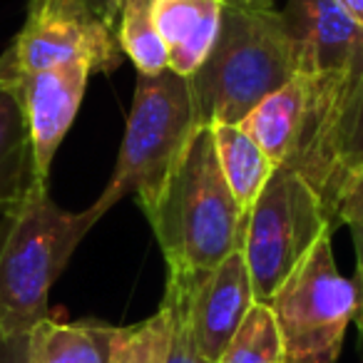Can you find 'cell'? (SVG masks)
Here are the masks:
<instances>
[{
    "instance_id": "4316f807",
    "label": "cell",
    "mask_w": 363,
    "mask_h": 363,
    "mask_svg": "<svg viewBox=\"0 0 363 363\" xmlns=\"http://www.w3.org/2000/svg\"><path fill=\"white\" fill-rule=\"evenodd\" d=\"M115 6H117V13H120V6H122V0H115Z\"/></svg>"
},
{
    "instance_id": "ac0fdd59",
    "label": "cell",
    "mask_w": 363,
    "mask_h": 363,
    "mask_svg": "<svg viewBox=\"0 0 363 363\" xmlns=\"http://www.w3.org/2000/svg\"><path fill=\"white\" fill-rule=\"evenodd\" d=\"M117 40L122 55L135 65L137 75H160L169 70L167 48L152 18V0H122L117 16Z\"/></svg>"
},
{
    "instance_id": "ba28073f",
    "label": "cell",
    "mask_w": 363,
    "mask_h": 363,
    "mask_svg": "<svg viewBox=\"0 0 363 363\" xmlns=\"http://www.w3.org/2000/svg\"><path fill=\"white\" fill-rule=\"evenodd\" d=\"M164 294L177 301L197 351L212 363L227 353L257 303L242 249L207 272L167 274Z\"/></svg>"
},
{
    "instance_id": "3957f363",
    "label": "cell",
    "mask_w": 363,
    "mask_h": 363,
    "mask_svg": "<svg viewBox=\"0 0 363 363\" xmlns=\"http://www.w3.org/2000/svg\"><path fill=\"white\" fill-rule=\"evenodd\" d=\"M95 224L87 209L57 207L48 187L0 219V336H28L48 316L50 289Z\"/></svg>"
},
{
    "instance_id": "7402d4cb",
    "label": "cell",
    "mask_w": 363,
    "mask_h": 363,
    "mask_svg": "<svg viewBox=\"0 0 363 363\" xmlns=\"http://www.w3.org/2000/svg\"><path fill=\"white\" fill-rule=\"evenodd\" d=\"M351 229L353 254H356V272H353V284L358 291V313H356V328H358V351L363 353V224H356Z\"/></svg>"
},
{
    "instance_id": "5b68a950",
    "label": "cell",
    "mask_w": 363,
    "mask_h": 363,
    "mask_svg": "<svg viewBox=\"0 0 363 363\" xmlns=\"http://www.w3.org/2000/svg\"><path fill=\"white\" fill-rule=\"evenodd\" d=\"M286 363H336L346 331L356 323L358 291L336 267L331 232L321 234L294 267L272 301Z\"/></svg>"
},
{
    "instance_id": "8fae6325",
    "label": "cell",
    "mask_w": 363,
    "mask_h": 363,
    "mask_svg": "<svg viewBox=\"0 0 363 363\" xmlns=\"http://www.w3.org/2000/svg\"><path fill=\"white\" fill-rule=\"evenodd\" d=\"M222 0H152V18L167 48L169 72L192 77L212 55L222 28Z\"/></svg>"
},
{
    "instance_id": "484cf974",
    "label": "cell",
    "mask_w": 363,
    "mask_h": 363,
    "mask_svg": "<svg viewBox=\"0 0 363 363\" xmlns=\"http://www.w3.org/2000/svg\"><path fill=\"white\" fill-rule=\"evenodd\" d=\"M224 6H247V8H274V0H222Z\"/></svg>"
},
{
    "instance_id": "44dd1931",
    "label": "cell",
    "mask_w": 363,
    "mask_h": 363,
    "mask_svg": "<svg viewBox=\"0 0 363 363\" xmlns=\"http://www.w3.org/2000/svg\"><path fill=\"white\" fill-rule=\"evenodd\" d=\"M162 298H167V301L172 303V308H174V336H172V351H169V361L167 363H212L197 351L187 321H184V316H182L174 298L167 296V294Z\"/></svg>"
},
{
    "instance_id": "9c48e42d",
    "label": "cell",
    "mask_w": 363,
    "mask_h": 363,
    "mask_svg": "<svg viewBox=\"0 0 363 363\" xmlns=\"http://www.w3.org/2000/svg\"><path fill=\"white\" fill-rule=\"evenodd\" d=\"M92 70L82 62L52 67L43 72H13L0 67V85L11 87L26 112L30 130L35 174L40 184H48L57 147L70 132Z\"/></svg>"
},
{
    "instance_id": "8992f818",
    "label": "cell",
    "mask_w": 363,
    "mask_h": 363,
    "mask_svg": "<svg viewBox=\"0 0 363 363\" xmlns=\"http://www.w3.org/2000/svg\"><path fill=\"white\" fill-rule=\"evenodd\" d=\"M326 232L333 227L316 189L301 174L279 167L249 209L242 242L259 303L272 301L294 267Z\"/></svg>"
},
{
    "instance_id": "2e32d148",
    "label": "cell",
    "mask_w": 363,
    "mask_h": 363,
    "mask_svg": "<svg viewBox=\"0 0 363 363\" xmlns=\"http://www.w3.org/2000/svg\"><path fill=\"white\" fill-rule=\"evenodd\" d=\"M209 130H212L214 152H217L219 169L229 192L234 194L239 207L249 212L279 167L239 125L217 122V125H209Z\"/></svg>"
},
{
    "instance_id": "cb8c5ba5",
    "label": "cell",
    "mask_w": 363,
    "mask_h": 363,
    "mask_svg": "<svg viewBox=\"0 0 363 363\" xmlns=\"http://www.w3.org/2000/svg\"><path fill=\"white\" fill-rule=\"evenodd\" d=\"M85 3L95 8V11L105 18V21H110L112 26H117V16H120V13H117L115 0H85Z\"/></svg>"
},
{
    "instance_id": "d6986e66",
    "label": "cell",
    "mask_w": 363,
    "mask_h": 363,
    "mask_svg": "<svg viewBox=\"0 0 363 363\" xmlns=\"http://www.w3.org/2000/svg\"><path fill=\"white\" fill-rule=\"evenodd\" d=\"M219 363H286L281 338L267 303H254Z\"/></svg>"
},
{
    "instance_id": "ffe728a7",
    "label": "cell",
    "mask_w": 363,
    "mask_h": 363,
    "mask_svg": "<svg viewBox=\"0 0 363 363\" xmlns=\"http://www.w3.org/2000/svg\"><path fill=\"white\" fill-rule=\"evenodd\" d=\"M346 224L356 227L363 224V164L356 167L351 174L343 179L341 189L333 202V227Z\"/></svg>"
},
{
    "instance_id": "d4e9b609",
    "label": "cell",
    "mask_w": 363,
    "mask_h": 363,
    "mask_svg": "<svg viewBox=\"0 0 363 363\" xmlns=\"http://www.w3.org/2000/svg\"><path fill=\"white\" fill-rule=\"evenodd\" d=\"M336 3L363 28V0H336Z\"/></svg>"
},
{
    "instance_id": "6da1fadb",
    "label": "cell",
    "mask_w": 363,
    "mask_h": 363,
    "mask_svg": "<svg viewBox=\"0 0 363 363\" xmlns=\"http://www.w3.org/2000/svg\"><path fill=\"white\" fill-rule=\"evenodd\" d=\"M247 214L224 182L212 130L202 125L145 217L167 262V274H197L242 249Z\"/></svg>"
},
{
    "instance_id": "e0dca14e",
    "label": "cell",
    "mask_w": 363,
    "mask_h": 363,
    "mask_svg": "<svg viewBox=\"0 0 363 363\" xmlns=\"http://www.w3.org/2000/svg\"><path fill=\"white\" fill-rule=\"evenodd\" d=\"M174 336V308L162 298L152 316L130 326H115L107 363H167Z\"/></svg>"
},
{
    "instance_id": "5bb4252c",
    "label": "cell",
    "mask_w": 363,
    "mask_h": 363,
    "mask_svg": "<svg viewBox=\"0 0 363 363\" xmlns=\"http://www.w3.org/2000/svg\"><path fill=\"white\" fill-rule=\"evenodd\" d=\"M363 164V77L353 92L346 97V102L338 110L331 130H328L323 155L318 162L316 177L311 187L321 197L323 207L328 212L333 227V202L341 189L343 179L351 174L356 167Z\"/></svg>"
},
{
    "instance_id": "4fadbf2b",
    "label": "cell",
    "mask_w": 363,
    "mask_h": 363,
    "mask_svg": "<svg viewBox=\"0 0 363 363\" xmlns=\"http://www.w3.org/2000/svg\"><path fill=\"white\" fill-rule=\"evenodd\" d=\"M38 187L48 184L38 182L26 112L16 92L0 85V219L16 214Z\"/></svg>"
},
{
    "instance_id": "7c38bea8",
    "label": "cell",
    "mask_w": 363,
    "mask_h": 363,
    "mask_svg": "<svg viewBox=\"0 0 363 363\" xmlns=\"http://www.w3.org/2000/svg\"><path fill=\"white\" fill-rule=\"evenodd\" d=\"M308 117V82L296 75L284 87L262 100L242 122L244 132L272 157L277 167H286L296 152Z\"/></svg>"
},
{
    "instance_id": "9a60e30c",
    "label": "cell",
    "mask_w": 363,
    "mask_h": 363,
    "mask_svg": "<svg viewBox=\"0 0 363 363\" xmlns=\"http://www.w3.org/2000/svg\"><path fill=\"white\" fill-rule=\"evenodd\" d=\"M115 326L95 318L57 321L45 316L28 333L26 363H107Z\"/></svg>"
},
{
    "instance_id": "603a6c76",
    "label": "cell",
    "mask_w": 363,
    "mask_h": 363,
    "mask_svg": "<svg viewBox=\"0 0 363 363\" xmlns=\"http://www.w3.org/2000/svg\"><path fill=\"white\" fill-rule=\"evenodd\" d=\"M28 336H0V363H26Z\"/></svg>"
},
{
    "instance_id": "52a82bcc",
    "label": "cell",
    "mask_w": 363,
    "mask_h": 363,
    "mask_svg": "<svg viewBox=\"0 0 363 363\" xmlns=\"http://www.w3.org/2000/svg\"><path fill=\"white\" fill-rule=\"evenodd\" d=\"M72 62L102 75L115 72L122 62L117 26L85 0H28L26 23L0 55V67L43 72Z\"/></svg>"
},
{
    "instance_id": "277c9868",
    "label": "cell",
    "mask_w": 363,
    "mask_h": 363,
    "mask_svg": "<svg viewBox=\"0 0 363 363\" xmlns=\"http://www.w3.org/2000/svg\"><path fill=\"white\" fill-rule=\"evenodd\" d=\"M202 127L187 77L174 72L137 75L120 155L107 187L87 212L100 222L117 202L135 194L142 212H152L167 179Z\"/></svg>"
},
{
    "instance_id": "7a4b0ae2",
    "label": "cell",
    "mask_w": 363,
    "mask_h": 363,
    "mask_svg": "<svg viewBox=\"0 0 363 363\" xmlns=\"http://www.w3.org/2000/svg\"><path fill=\"white\" fill-rule=\"evenodd\" d=\"M296 75V48L281 13L224 6L212 55L189 77L199 122L239 125Z\"/></svg>"
},
{
    "instance_id": "30bf717a",
    "label": "cell",
    "mask_w": 363,
    "mask_h": 363,
    "mask_svg": "<svg viewBox=\"0 0 363 363\" xmlns=\"http://www.w3.org/2000/svg\"><path fill=\"white\" fill-rule=\"evenodd\" d=\"M281 16L296 48L298 75L363 77V28L336 0H286Z\"/></svg>"
}]
</instances>
